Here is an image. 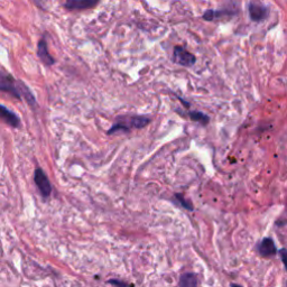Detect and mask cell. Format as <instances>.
Listing matches in <instances>:
<instances>
[{"label": "cell", "mask_w": 287, "mask_h": 287, "mask_svg": "<svg viewBox=\"0 0 287 287\" xmlns=\"http://www.w3.org/2000/svg\"><path fill=\"white\" fill-rule=\"evenodd\" d=\"M0 89L4 92H8L18 100H22L24 98L29 106L34 107L36 104V99L32 91L29 90L27 86L24 85V82L16 80L13 75L7 74L6 72H2L0 77Z\"/></svg>", "instance_id": "1"}, {"label": "cell", "mask_w": 287, "mask_h": 287, "mask_svg": "<svg viewBox=\"0 0 287 287\" xmlns=\"http://www.w3.org/2000/svg\"><path fill=\"white\" fill-rule=\"evenodd\" d=\"M150 122L147 116H119L111 128L108 130V135L118 132H130L132 129H140Z\"/></svg>", "instance_id": "2"}, {"label": "cell", "mask_w": 287, "mask_h": 287, "mask_svg": "<svg viewBox=\"0 0 287 287\" xmlns=\"http://www.w3.org/2000/svg\"><path fill=\"white\" fill-rule=\"evenodd\" d=\"M34 182L39 193L44 197H49L52 193V185L49 180V177L46 176L44 171L42 169H36L34 172Z\"/></svg>", "instance_id": "3"}, {"label": "cell", "mask_w": 287, "mask_h": 287, "mask_svg": "<svg viewBox=\"0 0 287 287\" xmlns=\"http://www.w3.org/2000/svg\"><path fill=\"white\" fill-rule=\"evenodd\" d=\"M174 61L180 65L192 66L196 62V57L182 46H176L174 49Z\"/></svg>", "instance_id": "4"}, {"label": "cell", "mask_w": 287, "mask_h": 287, "mask_svg": "<svg viewBox=\"0 0 287 287\" xmlns=\"http://www.w3.org/2000/svg\"><path fill=\"white\" fill-rule=\"evenodd\" d=\"M248 12H249V16L250 18H252L253 22L259 23V22H263L264 19L268 17L269 9L268 7L264 6V5L250 3L248 5Z\"/></svg>", "instance_id": "5"}, {"label": "cell", "mask_w": 287, "mask_h": 287, "mask_svg": "<svg viewBox=\"0 0 287 287\" xmlns=\"http://www.w3.org/2000/svg\"><path fill=\"white\" fill-rule=\"evenodd\" d=\"M259 255L265 258H270L277 254V248L271 238H264L257 246Z\"/></svg>", "instance_id": "6"}, {"label": "cell", "mask_w": 287, "mask_h": 287, "mask_svg": "<svg viewBox=\"0 0 287 287\" xmlns=\"http://www.w3.org/2000/svg\"><path fill=\"white\" fill-rule=\"evenodd\" d=\"M37 55L40 59V61L43 62L45 65H53L55 63L54 57L50 54L49 52V48H48V42H46V38L43 37L39 42L37 45Z\"/></svg>", "instance_id": "7"}, {"label": "cell", "mask_w": 287, "mask_h": 287, "mask_svg": "<svg viewBox=\"0 0 287 287\" xmlns=\"http://www.w3.org/2000/svg\"><path fill=\"white\" fill-rule=\"evenodd\" d=\"M98 5V2H91V0H69L64 3L63 6L69 10H83L92 8Z\"/></svg>", "instance_id": "8"}, {"label": "cell", "mask_w": 287, "mask_h": 287, "mask_svg": "<svg viewBox=\"0 0 287 287\" xmlns=\"http://www.w3.org/2000/svg\"><path fill=\"white\" fill-rule=\"evenodd\" d=\"M236 14V10H231V9H220V10H207V12L203 14L202 18L204 20H208V22H212L215 19H219L221 18L222 16H231V15Z\"/></svg>", "instance_id": "9"}, {"label": "cell", "mask_w": 287, "mask_h": 287, "mask_svg": "<svg viewBox=\"0 0 287 287\" xmlns=\"http://www.w3.org/2000/svg\"><path fill=\"white\" fill-rule=\"evenodd\" d=\"M0 111H2V118L9 125V126H12L14 128H18L20 126V119L16 113L10 111L9 109H7L5 106L0 107Z\"/></svg>", "instance_id": "10"}, {"label": "cell", "mask_w": 287, "mask_h": 287, "mask_svg": "<svg viewBox=\"0 0 287 287\" xmlns=\"http://www.w3.org/2000/svg\"><path fill=\"white\" fill-rule=\"evenodd\" d=\"M179 287H197V277L194 273H184L181 275Z\"/></svg>", "instance_id": "11"}, {"label": "cell", "mask_w": 287, "mask_h": 287, "mask_svg": "<svg viewBox=\"0 0 287 287\" xmlns=\"http://www.w3.org/2000/svg\"><path fill=\"white\" fill-rule=\"evenodd\" d=\"M189 117L191 120H193V121H196V122H199L201 125H203V126H207V125L209 124V121H210V118H209L208 114L206 113H203L201 111H189Z\"/></svg>", "instance_id": "12"}, {"label": "cell", "mask_w": 287, "mask_h": 287, "mask_svg": "<svg viewBox=\"0 0 287 287\" xmlns=\"http://www.w3.org/2000/svg\"><path fill=\"white\" fill-rule=\"evenodd\" d=\"M174 202L177 203L180 207L186 209V210L192 211L193 210V204L191 203L190 200H186L185 197L183 196V194H180V193H176L174 195Z\"/></svg>", "instance_id": "13"}, {"label": "cell", "mask_w": 287, "mask_h": 287, "mask_svg": "<svg viewBox=\"0 0 287 287\" xmlns=\"http://www.w3.org/2000/svg\"><path fill=\"white\" fill-rule=\"evenodd\" d=\"M107 284L111 285L113 287H134V285L127 283V281L120 280V279H109L107 281Z\"/></svg>", "instance_id": "14"}, {"label": "cell", "mask_w": 287, "mask_h": 287, "mask_svg": "<svg viewBox=\"0 0 287 287\" xmlns=\"http://www.w3.org/2000/svg\"><path fill=\"white\" fill-rule=\"evenodd\" d=\"M279 255H280V259H281V262H283L284 266H285V268L287 270V249L283 248V249H280L279 250Z\"/></svg>", "instance_id": "15"}, {"label": "cell", "mask_w": 287, "mask_h": 287, "mask_svg": "<svg viewBox=\"0 0 287 287\" xmlns=\"http://www.w3.org/2000/svg\"><path fill=\"white\" fill-rule=\"evenodd\" d=\"M230 287H242L241 285H238V284H231Z\"/></svg>", "instance_id": "16"}]
</instances>
